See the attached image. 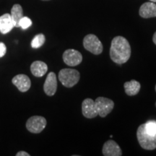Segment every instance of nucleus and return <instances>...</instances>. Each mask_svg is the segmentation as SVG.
<instances>
[{"mask_svg": "<svg viewBox=\"0 0 156 156\" xmlns=\"http://www.w3.org/2000/svg\"><path fill=\"white\" fill-rule=\"evenodd\" d=\"M125 93L129 96H133L140 92L141 85L138 81L132 80L131 81L126 82L124 85Z\"/></svg>", "mask_w": 156, "mask_h": 156, "instance_id": "2eb2a0df", "label": "nucleus"}, {"mask_svg": "<svg viewBox=\"0 0 156 156\" xmlns=\"http://www.w3.org/2000/svg\"><path fill=\"white\" fill-rule=\"evenodd\" d=\"M82 112L83 116L87 119H93L96 117L98 114L95 101L91 98H86L82 103Z\"/></svg>", "mask_w": 156, "mask_h": 156, "instance_id": "6e6552de", "label": "nucleus"}, {"mask_svg": "<svg viewBox=\"0 0 156 156\" xmlns=\"http://www.w3.org/2000/svg\"><path fill=\"white\" fill-rule=\"evenodd\" d=\"M57 89V80L55 73L51 72L48 73L44 83V92L48 96H52L55 94Z\"/></svg>", "mask_w": 156, "mask_h": 156, "instance_id": "1a4fd4ad", "label": "nucleus"}, {"mask_svg": "<svg viewBox=\"0 0 156 156\" xmlns=\"http://www.w3.org/2000/svg\"><path fill=\"white\" fill-rule=\"evenodd\" d=\"M155 106H156V102H155Z\"/></svg>", "mask_w": 156, "mask_h": 156, "instance_id": "a878e982", "label": "nucleus"}, {"mask_svg": "<svg viewBox=\"0 0 156 156\" xmlns=\"http://www.w3.org/2000/svg\"><path fill=\"white\" fill-rule=\"evenodd\" d=\"M136 137L140 145L143 149L152 151L156 148V135H151L145 131V124H141L138 127Z\"/></svg>", "mask_w": 156, "mask_h": 156, "instance_id": "f03ea898", "label": "nucleus"}, {"mask_svg": "<svg viewBox=\"0 0 156 156\" xmlns=\"http://www.w3.org/2000/svg\"><path fill=\"white\" fill-rule=\"evenodd\" d=\"M46 119L43 116H34L29 118L26 122V128L31 133L38 134L46 127Z\"/></svg>", "mask_w": 156, "mask_h": 156, "instance_id": "423d86ee", "label": "nucleus"}, {"mask_svg": "<svg viewBox=\"0 0 156 156\" xmlns=\"http://www.w3.org/2000/svg\"><path fill=\"white\" fill-rule=\"evenodd\" d=\"M7 52V47L2 42H0V58L3 57Z\"/></svg>", "mask_w": 156, "mask_h": 156, "instance_id": "aec40b11", "label": "nucleus"}, {"mask_svg": "<svg viewBox=\"0 0 156 156\" xmlns=\"http://www.w3.org/2000/svg\"><path fill=\"white\" fill-rule=\"evenodd\" d=\"M155 91H156V85H155Z\"/></svg>", "mask_w": 156, "mask_h": 156, "instance_id": "393cba45", "label": "nucleus"}, {"mask_svg": "<svg viewBox=\"0 0 156 156\" xmlns=\"http://www.w3.org/2000/svg\"><path fill=\"white\" fill-rule=\"evenodd\" d=\"M83 46L86 50L95 55H99L103 52L102 43L94 34H88L83 39Z\"/></svg>", "mask_w": 156, "mask_h": 156, "instance_id": "20e7f679", "label": "nucleus"}, {"mask_svg": "<svg viewBox=\"0 0 156 156\" xmlns=\"http://www.w3.org/2000/svg\"><path fill=\"white\" fill-rule=\"evenodd\" d=\"M95 103L98 114L102 118H104L110 114L114 107V101L105 97L97 98Z\"/></svg>", "mask_w": 156, "mask_h": 156, "instance_id": "39448f33", "label": "nucleus"}, {"mask_svg": "<svg viewBox=\"0 0 156 156\" xmlns=\"http://www.w3.org/2000/svg\"><path fill=\"white\" fill-rule=\"evenodd\" d=\"M16 156H30V154L25 151H20L16 154Z\"/></svg>", "mask_w": 156, "mask_h": 156, "instance_id": "412c9836", "label": "nucleus"}, {"mask_svg": "<svg viewBox=\"0 0 156 156\" xmlns=\"http://www.w3.org/2000/svg\"><path fill=\"white\" fill-rule=\"evenodd\" d=\"M139 14L143 18L156 17V5L153 2H145L140 7Z\"/></svg>", "mask_w": 156, "mask_h": 156, "instance_id": "f8f14e48", "label": "nucleus"}, {"mask_svg": "<svg viewBox=\"0 0 156 156\" xmlns=\"http://www.w3.org/2000/svg\"><path fill=\"white\" fill-rule=\"evenodd\" d=\"M30 71L35 77H43L48 71V66L45 62L36 61L33 62L30 66Z\"/></svg>", "mask_w": 156, "mask_h": 156, "instance_id": "4468645a", "label": "nucleus"}, {"mask_svg": "<svg viewBox=\"0 0 156 156\" xmlns=\"http://www.w3.org/2000/svg\"><path fill=\"white\" fill-rule=\"evenodd\" d=\"M62 56L64 63L70 67H75L79 65L83 61V55L80 52L73 48L66 50Z\"/></svg>", "mask_w": 156, "mask_h": 156, "instance_id": "0eeeda50", "label": "nucleus"}, {"mask_svg": "<svg viewBox=\"0 0 156 156\" xmlns=\"http://www.w3.org/2000/svg\"><path fill=\"white\" fill-rule=\"evenodd\" d=\"M153 41L154 44H155L156 45V32L153 35Z\"/></svg>", "mask_w": 156, "mask_h": 156, "instance_id": "4be33fe9", "label": "nucleus"}, {"mask_svg": "<svg viewBox=\"0 0 156 156\" xmlns=\"http://www.w3.org/2000/svg\"><path fill=\"white\" fill-rule=\"evenodd\" d=\"M42 1H49V0H42Z\"/></svg>", "mask_w": 156, "mask_h": 156, "instance_id": "b1692460", "label": "nucleus"}, {"mask_svg": "<svg viewBox=\"0 0 156 156\" xmlns=\"http://www.w3.org/2000/svg\"><path fill=\"white\" fill-rule=\"evenodd\" d=\"M145 131L151 135H156V121H148L145 124Z\"/></svg>", "mask_w": 156, "mask_h": 156, "instance_id": "a211bd4d", "label": "nucleus"}, {"mask_svg": "<svg viewBox=\"0 0 156 156\" xmlns=\"http://www.w3.org/2000/svg\"><path fill=\"white\" fill-rule=\"evenodd\" d=\"M80 75L76 69H62L58 73V79L62 85L66 87H72L77 84L80 80Z\"/></svg>", "mask_w": 156, "mask_h": 156, "instance_id": "7ed1b4c3", "label": "nucleus"}, {"mask_svg": "<svg viewBox=\"0 0 156 156\" xmlns=\"http://www.w3.org/2000/svg\"><path fill=\"white\" fill-rule=\"evenodd\" d=\"M46 41V38L44 34H38L34 37L31 41V47L34 48H38L44 45Z\"/></svg>", "mask_w": 156, "mask_h": 156, "instance_id": "f3484780", "label": "nucleus"}, {"mask_svg": "<svg viewBox=\"0 0 156 156\" xmlns=\"http://www.w3.org/2000/svg\"><path fill=\"white\" fill-rule=\"evenodd\" d=\"M32 25V21L28 17H23L19 22V27L23 30H26Z\"/></svg>", "mask_w": 156, "mask_h": 156, "instance_id": "6ab92c4d", "label": "nucleus"}, {"mask_svg": "<svg viewBox=\"0 0 156 156\" xmlns=\"http://www.w3.org/2000/svg\"><path fill=\"white\" fill-rule=\"evenodd\" d=\"M15 27L11 15L6 13L0 17V32L2 34H8Z\"/></svg>", "mask_w": 156, "mask_h": 156, "instance_id": "ddd939ff", "label": "nucleus"}, {"mask_svg": "<svg viewBox=\"0 0 156 156\" xmlns=\"http://www.w3.org/2000/svg\"><path fill=\"white\" fill-rule=\"evenodd\" d=\"M103 155L104 156H121L122 151L119 145L114 140H108L103 145Z\"/></svg>", "mask_w": 156, "mask_h": 156, "instance_id": "9d476101", "label": "nucleus"}, {"mask_svg": "<svg viewBox=\"0 0 156 156\" xmlns=\"http://www.w3.org/2000/svg\"><path fill=\"white\" fill-rule=\"evenodd\" d=\"M131 56V46L123 36H116L112 40L110 48V57L115 63H126Z\"/></svg>", "mask_w": 156, "mask_h": 156, "instance_id": "f257e3e1", "label": "nucleus"}, {"mask_svg": "<svg viewBox=\"0 0 156 156\" xmlns=\"http://www.w3.org/2000/svg\"><path fill=\"white\" fill-rule=\"evenodd\" d=\"M150 1H151L152 2H156V0H150Z\"/></svg>", "mask_w": 156, "mask_h": 156, "instance_id": "5701e85b", "label": "nucleus"}, {"mask_svg": "<svg viewBox=\"0 0 156 156\" xmlns=\"http://www.w3.org/2000/svg\"><path fill=\"white\" fill-rule=\"evenodd\" d=\"M12 83L17 87L20 92H27L31 86L30 78L25 75H17L12 79Z\"/></svg>", "mask_w": 156, "mask_h": 156, "instance_id": "9b49d317", "label": "nucleus"}, {"mask_svg": "<svg viewBox=\"0 0 156 156\" xmlns=\"http://www.w3.org/2000/svg\"><path fill=\"white\" fill-rule=\"evenodd\" d=\"M11 17L13 23H14L15 27L19 28V22L20 19L23 17V11L21 5H15L11 9Z\"/></svg>", "mask_w": 156, "mask_h": 156, "instance_id": "dca6fc26", "label": "nucleus"}]
</instances>
